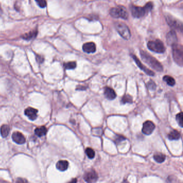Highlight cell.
Masks as SVG:
<instances>
[{"instance_id": "6da1fadb", "label": "cell", "mask_w": 183, "mask_h": 183, "mask_svg": "<svg viewBox=\"0 0 183 183\" xmlns=\"http://www.w3.org/2000/svg\"><path fill=\"white\" fill-rule=\"evenodd\" d=\"M140 55L142 60L144 62H146L147 64L149 65L150 67L155 69V71L160 72L163 71V68L162 65H161L160 62H159L155 58L147 53L146 52L142 50L140 51Z\"/></svg>"}, {"instance_id": "7a4b0ae2", "label": "cell", "mask_w": 183, "mask_h": 183, "mask_svg": "<svg viewBox=\"0 0 183 183\" xmlns=\"http://www.w3.org/2000/svg\"><path fill=\"white\" fill-rule=\"evenodd\" d=\"M152 2H148L147 3L144 7L132 6H131L130 9L133 17L135 18H141L144 17L147 12L151 11L152 10Z\"/></svg>"}, {"instance_id": "3957f363", "label": "cell", "mask_w": 183, "mask_h": 183, "mask_svg": "<svg viewBox=\"0 0 183 183\" xmlns=\"http://www.w3.org/2000/svg\"><path fill=\"white\" fill-rule=\"evenodd\" d=\"M172 55L175 62L182 67L183 63V47L182 45L177 44L172 46Z\"/></svg>"}, {"instance_id": "277c9868", "label": "cell", "mask_w": 183, "mask_h": 183, "mask_svg": "<svg viewBox=\"0 0 183 183\" xmlns=\"http://www.w3.org/2000/svg\"><path fill=\"white\" fill-rule=\"evenodd\" d=\"M147 46L150 51L154 52L155 53H163L166 51V47L163 43L160 40L149 41L147 44Z\"/></svg>"}, {"instance_id": "5b68a950", "label": "cell", "mask_w": 183, "mask_h": 183, "mask_svg": "<svg viewBox=\"0 0 183 183\" xmlns=\"http://www.w3.org/2000/svg\"><path fill=\"white\" fill-rule=\"evenodd\" d=\"M110 14L114 18H120L124 20H127L128 14L126 9L122 6H118L113 8L110 10Z\"/></svg>"}, {"instance_id": "8992f818", "label": "cell", "mask_w": 183, "mask_h": 183, "mask_svg": "<svg viewBox=\"0 0 183 183\" xmlns=\"http://www.w3.org/2000/svg\"><path fill=\"white\" fill-rule=\"evenodd\" d=\"M115 28L119 34L125 39H130L131 34L130 29L125 24L121 22H117L115 24Z\"/></svg>"}, {"instance_id": "52a82bcc", "label": "cell", "mask_w": 183, "mask_h": 183, "mask_svg": "<svg viewBox=\"0 0 183 183\" xmlns=\"http://www.w3.org/2000/svg\"><path fill=\"white\" fill-rule=\"evenodd\" d=\"M155 128V125L152 121L148 120L145 121L143 124L142 133L145 135H150Z\"/></svg>"}, {"instance_id": "ba28073f", "label": "cell", "mask_w": 183, "mask_h": 183, "mask_svg": "<svg viewBox=\"0 0 183 183\" xmlns=\"http://www.w3.org/2000/svg\"><path fill=\"white\" fill-rule=\"evenodd\" d=\"M98 175L95 170H90L84 175V179L87 183H94L98 179Z\"/></svg>"}, {"instance_id": "9c48e42d", "label": "cell", "mask_w": 183, "mask_h": 183, "mask_svg": "<svg viewBox=\"0 0 183 183\" xmlns=\"http://www.w3.org/2000/svg\"><path fill=\"white\" fill-rule=\"evenodd\" d=\"M166 21L169 26L175 29L182 31V24L171 16L166 17Z\"/></svg>"}, {"instance_id": "30bf717a", "label": "cell", "mask_w": 183, "mask_h": 183, "mask_svg": "<svg viewBox=\"0 0 183 183\" xmlns=\"http://www.w3.org/2000/svg\"><path fill=\"white\" fill-rule=\"evenodd\" d=\"M132 56L133 59L135 61L136 65H138V66L141 69L142 71H144V73H146L147 75L149 76H154L155 75V73L152 71L147 68L145 66H144L136 56L134 55H132Z\"/></svg>"}, {"instance_id": "8fae6325", "label": "cell", "mask_w": 183, "mask_h": 183, "mask_svg": "<svg viewBox=\"0 0 183 183\" xmlns=\"http://www.w3.org/2000/svg\"><path fill=\"white\" fill-rule=\"evenodd\" d=\"M12 139L15 143L19 144H24L26 141L24 136L19 132H15L12 135Z\"/></svg>"}, {"instance_id": "7c38bea8", "label": "cell", "mask_w": 183, "mask_h": 183, "mask_svg": "<svg viewBox=\"0 0 183 183\" xmlns=\"http://www.w3.org/2000/svg\"><path fill=\"white\" fill-rule=\"evenodd\" d=\"M166 40L168 45L173 46V45L177 44V35L175 32V31H170L166 36Z\"/></svg>"}, {"instance_id": "4fadbf2b", "label": "cell", "mask_w": 183, "mask_h": 183, "mask_svg": "<svg viewBox=\"0 0 183 183\" xmlns=\"http://www.w3.org/2000/svg\"><path fill=\"white\" fill-rule=\"evenodd\" d=\"M24 113L26 116L31 120H34L37 118L38 110L32 107H28L26 109Z\"/></svg>"}, {"instance_id": "5bb4252c", "label": "cell", "mask_w": 183, "mask_h": 183, "mask_svg": "<svg viewBox=\"0 0 183 183\" xmlns=\"http://www.w3.org/2000/svg\"><path fill=\"white\" fill-rule=\"evenodd\" d=\"M83 50L87 53H93L96 51V46L94 42H87L83 45Z\"/></svg>"}, {"instance_id": "9a60e30c", "label": "cell", "mask_w": 183, "mask_h": 183, "mask_svg": "<svg viewBox=\"0 0 183 183\" xmlns=\"http://www.w3.org/2000/svg\"><path fill=\"white\" fill-rule=\"evenodd\" d=\"M104 96L109 100H113L116 98V93L114 90L110 87H106L105 88Z\"/></svg>"}, {"instance_id": "2e32d148", "label": "cell", "mask_w": 183, "mask_h": 183, "mask_svg": "<svg viewBox=\"0 0 183 183\" xmlns=\"http://www.w3.org/2000/svg\"><path fill=\"white\" fill-rule=\"evenodd\" d=\"M69 166V163L66 160H61L58 161L56 163V168L61 171H65L68 169Z\"/></svg>"}, {"instance_id": "e0dca14e", "label": "cell", "mask_w": 183, "mask_h": 183, "mask_svg": "<svg viewBox=\"0 0 183 183\" xmlns=\"http://www.w3.org/2000/svg\"><path fill=\"white\" fill-rule=\"evenodd\" d=\"M168 138L170 140H178L180 138V134L177 130H173L169 133Z\"/></svg>"}, {"instance_id": "ac0fdd59", "label": "cell", "mask_w": 183, "mask_h": 183, "mask_svg": "<svg viewBox=\"0 0 183 183\" xmlns=\"http://www.w3.org/2000/svg\"><path fill=\"white\" fill-rule=\"evenodd\" d=\"M37 34H38L37 30L30 31L28 33L24 34L22 36V38L24 39L27 40L34 39L37 36Z\"/></svg>"}, {"instance_id": "d6986e66", "label": "cell", "mask_w": 183, "mask_h": 183, "mask_svg": "<svg viewBox=\"0 0 183 183\" xmlns=\"http://www.w3.org/2000/svg\"><path fill=\"white\" fill-rule=\"evenodd\" d=\"M1 134L3 138H6L8 136L10 132V127L7 125H3L0 128Z\"/></svg>"}, {"instance_id": "ffe728a7", "label": "cell", "mask_w": 183, "mask_h": 183, "mask_svg": "<svg viewBox=\"0 0 183 183\" xmlns=\"http://www.w3.org/2000/svg\"><path fill=\"white\" fill-rule=\"evenodd\" d=\"M47 128H46L45 126H41V127H38L37 128L34 132H35V134L39 136V137H42V136H44V135L46 134L47 133Z\"/></svg>"}, {"instance_id": "44dd1931", "label": "cell", "mask_w": 183, "mask_h": 183, "mask_svg": "<svg viewBox=\"0 0 183 183\" xmlns=\"http://www.w3.org/2000/svg\"><path fill=\"white\" fill-rule=\"evenodd\" d=\"M166 156L162 153H157L154 155V159L157 163H162L166 160Z\"/></svg>"}, {"instance_id": "7402d4cb", "label": "cell", "mask_w": 183, "mask_h": 183, "mask_svg": "<svg viewBox=\"0 0 183 183\" xmlns=\"http://www.w3.org/2000/svg\"><path fill=\"white\" fill-rule=\"evenodd\" d=\"M163 80L164 82H166L167 85L169 86H174L176 83L175 79L171 76L169 75H165L163 77Z\"/></svg>"}, {"instance_id": "603a6c76", "label": "cell", "mask_w": 183, "mask_h": 183, "mask_svg": "<svg viewBox=\"0 0 183 183\" xmlns=\"http://www.w3.org/2000/svg\"><path fill=\"white\" fill-rule=\"evenodd\" d=\"M121 102L122 104H125L126 103L131 104L133 103L132 97L129 95H126L122 97Z\"/></svg>"}, {"instance_id": "cb8c5ba5", "label": "cell", "mask_w": 183, "mask_h": 183, "mask_svg": "<svg viewBox=\"0 0 183 183\" xmlns=\"http://www.w3.org/2000/svg\"><path fill=\"white\" fill-rule=\"evenodd\" d=\"M85 153L87 155V157L90 159H93L95 157V152L92 148H87L85 150Z\"/></svg>"}, {"instance_id": "d4e9b609", "label": "cell", "mask_w": 183, "mask_h": 183, "mask_svg": "<svg viewBox=\"0 0 183 183\" xmlns=\"http://www.w3.org/2000/svg\"><path fill=\"white\" fill-rule=\"evenodd\" d=\"M176 121L181 128H183V113L180 112L178 113L176 116Z\"/></svg>"}, {"instance_id": "484cf974", "label": "cell", "mask_w": 183, "mask_h": 183, "mask_svg": "<svg viewBox=\"0 0 183 183\" xmlns=\"http://www.w3.org/2000/svg\"><path fill=\"white\" fill-rule=\"evenodd\" d=\"M64 66L66 69H73L76 67V63L75 62H69L64 64Z\"/></svg>"}, {"instance_id": "4316f807", "label": "cell", "mask_w": 183, "mask_h": 183, "mask_svg": "<svg viewBox=\"0 0 183 183\" xmlns=\"http://www.w3.org/2000/svg\"><path fill=\"white\" fill-rule=\"evenodd\" d=\"M147 87L150 90H154L156 88V85L155 84V82L152 81V80H150V81L148 82Z\"/></svg>"}, {"instance_id": "83f0119b", "label": "cell", "mask_w": 183, "mask_h": 183, "mask_svg": "<svg viewBox=\"0 0 183 183\" xmlns=\"http://www.w3.org/2000/svg\"><path fill=\"white\" fill-rule=\"evenodd\" d=\"M36 3L40 8H44L47 6V2L46 0H35Z\"/></svg>"}, {"instance_id": "f1b7e54d", "label": "cell", "mask_w": 183, "mask_h": 183, "mask_svg": "<svg viewBox=\"0 0 183 183\" xmlns=\"http://www.w3.org/2000/svg\"><path fill=\"white\" fill-rule=\"evenodd\" d=\"M125 139H126V138L124 136H122L121 135H118L117 138L116 139V141L117 142H120L121 141H124V140H125Z\"/></svg>"}, {"instance_id": "f546056e", "label": "cell", "mask_w": 183, "mask_h": 183, "mask_svg": "<svg viewBox=\"0 0 183 183\" xmlns=\"http://www.w3.org/2000/svg\"><path fill=\"white\" fill-rule=\"evenodd\" d=\"M36 59H37V61L40 63H42L44 61V58H42V56H40V55H37V57H36Z\"/></svg>"}, {"instance_id": "4dcf8cb0", "label": "cell", "mask_w": 183, "mask_h": 183, "mask_svg": "<svg viewBox=\"0 0 183 183\" xmlns=\"http://www.w3.org/2000/svg\"><path fill=\"white\" fill-rule=\"evenodd\" d=\"M17 182H27V180H24L23 179H21L20 180L17 179Z\"/></svg>"}]
</instances>
